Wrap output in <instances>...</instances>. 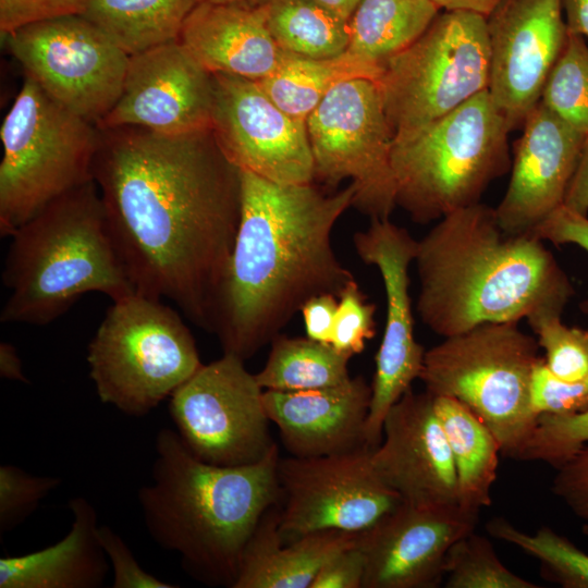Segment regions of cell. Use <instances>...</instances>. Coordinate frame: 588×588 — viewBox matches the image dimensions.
<instances>
[{
    "label": "cell",
    "instance_id": "cell-14",
    "mask_svg": "<svg viewBox=\"0 0 588 588\" xmlns=\"http://www.w3.org/2000/svg\"><path fill=\"white\" fill-rule=\"evenodd\" d=\"M372 449L279 460L284 506L279 531L284 543L304 535L341 530L362 532L403 501L376 473Z\"/></svg>",
    "mask_w": 588,
    "mask_h": 588
},
{
    "label": "cell",
    "instance_id": "cell-39",
    "mask_svg": "<svg viewBox=\"0 0 588 588\" xmlns=\"http://www.w3.org/2000/svg\"><path fill=\"white\" fill-rule=\"evenodd\" d=\"M529 400L537 416L583 412L588 408V378L580 381L563 380L540 357L531 372Z\"/></svg>",
    "mask_w": 588,
    "mask_h": 588
},
{
    "label": "cell",
    "instance_id": "cell-51",
    "mask_svg": "<svg viewBox=\"0 0 588 588\" xmlns=\"http://www.w3.org/2000/svg\"><path fill=\"white\" fill-rule=\"evenodd\" d=\"M207 1H211V2H219V3H228V2H252L254 0H207Z\"/></svg>",
    "mask_w": 588,
    "mask_h": 588
},
{
    "label": "cell",
    "instance_id": "cell-28",
    "mask_svg": "<svg viewBox=\"0 0 588 588\" xmlns=\"http://www.w3.org/2000/svg\"><path fill=\"white\" fill-rule=\"evenodd\" d=\"M201 0H88L81 14L128 56L177 40Z\"/></svg>",
    "mask_w": 588,
    "mask_h": 588
},
{
    "label": "cell",
    "instance_id": "cell-30",
    "mask_svg": "<svg viewBox=\"0 0 588 588\" xmlns=\"http://www.w3.org/2000/svg\"><path fill=\"white\" fill-rule=\"evenodd\" d=\"M350 358L331 344L308 336L279 334L271 341L267 362L255 377L265 391L294 392L334 387L352 378Z\"/></svg>",
    "mask_w": 588,
    "mask_h": 588
},
{
    "label": "cell",
    "instance_id": "cell-34",
    "mask_svg": "<svg viewBox=\"0 0 588 588\" xmlns=\"http://www.w3.org/2000/svg\"><path fill=\"white\" fill-rule=\"evenodd\" d=\"M445 588H539L510 571L492 543L471 531L449 549L443 564Z\"/></svg>",
    "mask_w": 588,
    "mask_h": 588
},
{
    "label": "cell",
    "instance_id": "cell-31",
    "mask_svg": "<svg viewBox=\"0 0 588 588\" xmlns=\"http://www.w3.org/2000/svg\"><path fill=\"white\" fill-rule=\"evenodd\" d=\"M268 29L278 46L306 58H331L347 50L350 21L315 0H264Z\"/></svg>",
    "mask_w": 588,
    "mask_h": 588
},
{
    "label": "cell",
    "instance_id": "cell-11",
    "mask_svg": "<svg viewBox=\"0 0 588 588\" xmlns=\"http://www.w3.org/2000/svg\"><path fill=\"white\" fill-rule=\"evenodd\" d=\"M306 127L315 179L356 186L353 206L371 219L388 220L396 206L391 163L393 134L377 82L344 81L308 115Z\"/></svg>",
    "mask_w": 588,
    "mask_h": 588
},
{
    "label": "cell",
    "instance_id": "cell-1",
    "mask_svg": "<svg viewBox=\"0 0 588 588\" xmlns=\"http://www.w3.org/2000/svg\"><path fill=\"white\" fill-rule=\"evenodd\" d=\"M93 163L111 237L136 293L211 331L241 216V174L210 130H99Z\"/></svg>",
    "mask_w": 588,
    "mask_h": 588
},
{
    "label": "cell",
    "instance_id": "cell-7",
    "mask_svg": "<svg viewBox=\"0 0 588 588\" xmlns=\"http://www.w3.org/2000/svg\"><path fill=\"white\" fill-rule=\"evenodd\" d=\"M538 352L519 322H488L426 350L419 379L432 395L465 404L514 458L537 424L529 385Z\"/></svg>",
    "mask_w": 588,
    "mask_h": 588
},
{
    "label": "cell",
    "instance_id": "cell-18",
    "mask_svg": "<svg viewBox=\"0 0 588 588\" xmlns=\"http://www.w3.org/2000/svg\"><path fill=\"white\" fill-rule=\"evenodd\" d=\"M212 99V74L177 39L130 56L120 97L96 126L169 135L206 131Z\"/></svg>",
    "mask_w": 588,
    "mask_h": 588
},
{
    "label": "cell",
    "instance_id": "cell-22",
    "mask_svg": "<svg viewBox=\"0 0 588 588\" xmlns=\"http://www.w3.org/2000/svg\"><path fill=\"white\" fill-rule=\"evenodd\" d=\"M371 385L363 376L305 391H265L267 415L292 456L313 457L367 446Z\"/></svg>",
    "mask_w": 588,
    "mask_h": 588
},
{
    "label": "cell",
    "instance_id": "cell-50",
    "mask_svg": "<svg viewBox=\"0 0 588 588\" xmlns=\"http://www.w3.org/2000/svg\"><path fill=\"white\" fill-rule=\"evenodd\" d=\"M331 12L350 21L360 0H315Z\"/></svg>",
    "mask_w": 588,
    "mask_h": 588
},
{
    "label": "cell",
    "instance_id": "cell-19",
    "mask_svg": "<svg viewBox=\"0 0 588 588\" xmlns=\"http://www.w3.org/2000/svg\"><path fill=\"white\" fill-rule=\"evenodd\" d=\"M371 463L404 503L422 509L458 506L452 453L428 391L416 393L411 388L390 408Z\"/></svg>",
    "mask_w": 588,
    "mask_h": 588
},
{
    "label": "cell",
    "instance_id": "cell-24",
    "mask_svg": "<svg viewBox=\"0 0 588 588\" xmlns=\"http://www.w3.org/2000/svg\"><path fill=\"white\" fill-rule=\"evenodd\" d=\"M68 535L39 551L0 559V588H98L109 571L98 539L97 513L84 497L69 502Z\"/></svg>",
    "mask_w": 588,
    "mask_h": 588
},
{
    "label": "cell",
    "instance_id": "cell-3",
    "mask_svg": "<svg viewBox=\"0 0 588 588\" xmlns=\"http://www.w3.org/2000/svg\"><path fill=\"white\" fill-rule=\"evenodd\" d=\"M543 242L509 233L480 201L439 219L414 259L421 322L448 338L488 322L562 316L574 289Z\"/></svg>",
    "mask_w": 588,
    "mask_h": 588
},
{
    "label": "cell",
    "instance_id": "cell-43",
    "mask_svg": "<svg viewBox=\"0 0 588 588\" xmlns=\"http://www.w3.org/2000/svg\"><path fill=\"white\" fill-rule=\"evenodd\" d=\"M534 234L555 245L575 244L588 253V217L564 205L550 213L534 230ZM579 306L588 316V299L581 302Z\"/></svg>",
    "mask_w": 588,
    "mask_h": 588
},
{
    "label": "cell",
    "instance_id": "cell-4",
    "mask_svg": "<svg viewBox=\"0 0 588 588\" xmlns=\"http://www.w3.org/2000/svg\"><path fill=\"white\" fill-rule=\"evenodd\" d=\"M279 460L275 445L254 464H209L194 456L177 432L161 429L152 482L137 495L149 536L177 553L193 578L232 588L248 539L282 498Z\"/></svg>",
    "mask_w": 588,
    "mask_h": 588
},
{
    "label": "cell",
    "instance_id": "cell-21",
    "mask_svg": "<svg viewBox=\"0 0 588 588\" xmlns=\"http://www.w3.org/2000/svg\"><path fill=\"white\" fill-rule=\"evenodd\" d=\"M522 128L507 189L494 208L501 226L512 234L534 233L563 205L586 138L540 101Z\"/></svg>",
    "mask_w": 588,
    "mask_h": 588
},
{
    "label": "cell",
    "instance_id": "cell-33",
    "mask_svg": "<svg viewBox=\"0 0 588 588\" xmlns=\"http://www.w3.org/2000/svg\"><path fill=\"white\" fill-rule=\"evenodd\" d=\"M540 102L571 127L588 135V46L584 37L568 33Z\"/></svg>",
    "mask_w": 588,
    "mask_h": 588
},
{
    "label": "cell",
    "instance_id": "cell-45",
    "mask_svg": "<svg viewBox=\"0 0 588 588\" xmlns=\"http://www.w3.org/2000/svg\"><path fill=\"white\" fill-rule=\"evenodd\" d=\"M338 296L330 293L309 298L301 308L306 336L324 344H331Z\"/></svg>",
    "mask_w": 588,
    "mask_h": 588
},
{
    "label": "cell",
    "instance_id": "cell-48",
    "mask_svg": "<svg viewBox=\"0 0 588 588\" xmlns=\"http://www.w3.org/2000/svg\"><path fill=\"white\" fill-rule=\"evenodd\" d=\"M0 376L5 379L28 383L15 346L4 341L0 343Z\"/></svg>",
    "mask_w": 588,
    "mask_h": 588
},
{
    "label": "cell",
    "instance_id": "cell-20",
    "mask_svg": "<svg viewBox=\"0 0 588 588\" xmlns=\"http://www.w3.org/2000/svg\"><path fill=\"white\" fill-rule=\"evenodd\" d=\"M479 516L460 506L422 509L402 502L357 536L363 588H434L451 546L475 530Z\"/></svg>",
    "mask_w": 588,
    "mask_h": 588
},
{
    "label": "cell",
    "instance_id": "cell-42",
    "mask_svg": "<svg viewBox=\"0 0 588 588\" xmlns=\"http://www.w3.org/2000/svg\"><path fill=\"white\" fill-rule=\"evenodd\" d=\"M556 470L552 492L575 516L588 523V444Z\"/></svg>",
    "mask_w": 588,
    "mask_h": 588
},
{
    "label": "cell",
    "instance_id": "cell-26",
    "mask_svg": "<svg viewBox=\"0 0 588 588\" xmlns=\"http://www.w3.org/2000/svg\"><path fill=\"white\" fill-rule=\"evenodd\" d=\"M457 478L458 506L473 515L491 504L501 449L491 430L462 402L433 395Z\"/></svg>",
    "mask_w": 588,
    "mask_h": 588
},
{
    "label": "cell",
    "instance_id": "cell-15",
    "mask_svg": "<svg viewBox=\"0 0 588 588\" xmlns=\"http://www.w3.org/2000/svg\"><path fill=\"white\" fill-rule=\"evenodd\" d=\"M211 133L238 170L280 184L315 179L306 122L280 109L256 81L212 74Z\"/></svg>",
    "mask_w": 588,
    "mask_h": 588
},
{
    "label": "cell",
    "instance_id": "cell-52",
    "mask_svg": "<svg viewBox=\"0 0 588 588\" xmlns=\"http://www.w3.org/2000/svg\"><path fill=\"white\" fill-rule=\"evenodd\" d=\"M581 531L584 535L588 536V523H585L581 527Z\"/></svg>",
    "mask_w": 588,
    "mask_h": 588
},
{
    "label": "cell",
    "instance_id": "cell-41",
    "mask_svg": "<svg viewBox=\"0 0 588 588\" xmlns=\"http://www.w3.org/2000/svg\"><path fill=\"white\" fill-rule=\"evenodd\" d=\"M98 539L113 569V588H173L146 572L136 561L124 540L111 527L98 526Z\"/></svg>",
    "mask_w": 588,
    "mask_h": 588
},
{
    "label": "cell",
    "instance_id": "cell-12",
    "mask_svg": "<svg viewBox=\"0 0 588 588\" xmlns=\"http://www.w3.org/2000/svg\"><path fill=\"white\" fill-rule=\"evenodd\" d=\"M242 358L223 354L203 365L170 396L169 413L188 451L203 462L241 466L277 445L264 392Z\"/></svg>",
    "mask_w": 588,
    "mask_h": 588
},
{
    "label": "cell",
    "instance_id": "cell-35",
    "mask_svg": "<svg viewBox=\"0 0 588 588\" xmlns=\"http://www.w3.org/2000/svg\"><path fill=\"white\" fill-rule=\"evenodd\" d=\"M588 444V408L566 415H539L518 461H540L560 467Z\"/></svg>",
    "mask_w": 588,
    "mask_h": 588
},
{
    "label": "cell",
    "instance_id": "cell-2",
    "mask_svg": "<svg viewBox=\"0 0 588 588\" xmlns=\"http://www.w3.org/2000/svg\"><path fill=\"white\" fill-rule=\"evenodd\" d=\"M241 174L238 228L216 301L211 331L223 354L250 358L313 296H336L355 280L332 247V231L356 186L326 195L311 183Z\"/></svg>",
    "mask_w": 588,
    "mask_h": 588
},
{
    "label": "cell",
    "instance_id": "cell-40",
    "mask_svg": "<svg viewBox=\"0 0 588 588\" xmlns=\"http://www.w3.org/2000/svg\"><path fill=\"white\" fill-rule=\"evenodd\" d=\"M88 0H0L2 37L30 24L81 15Z\"/></svg>",
    "mask_w": 588,
    "mask_h": 588
},
{
    "label": "cell",
    "instance_id": "cell-9",
    "mask_svg": "<svg viewBox=\"0 0 588 588\" xmlns=\"http://www.w3.org/2000/svg\"><path fill=\"white\" fill-rule=\"evenodd\" d=\"M97 126L48 96L30 77L3 119L0 137V235L93 179Z\"/></svg>",
    "mask_w": 588,
    "mask_h": 588
},
{
    "label": "cell",
    "instance_id": "cell-10",
    "mask_svg": "<svg viewBox=\"0 0 588 588\" xmlns=\"http://www.w3.org/2000/svg\"><path fill=\"white\" fill-rule=\"evenodd\" d=\"M490 45L486 16L444 11L377 82L393 142L416 134L488 89Z\"/></svg>",
    "mask_w": 588,
    "mask_h": 588
},
{
    "label": "cell",
    "instance_id": "cell-6",
    "mask_svg": "<svg viewBox=\"0 0 588 588\" xmlns=\"http://www.w3.org/2000/svg\"><path fill=\"white\" fill-rule=\"evenodd\" d=\"M507 124L488 89L408 138L393 142L396 206L418 224L477 204L511 169Z\"/></svg>",
    "mask_w": 588,
    "mask_h": 588
},
{
    "label": "cell",
    "instance_id": "cell-44",
    "mask_svg": "<svg viewBox=\"0 0 588 588\" xmlns=\"http://www.w3.org/2000/svg\"><path fill=\"white\" fill-rule=\"evenodd\" d=\"M364 575L365 561L356 540L321 566L310 588H363Z\"/></svg>",
    "mask_w": 588,
    "mask_h": 588
},
{
    "label": "cell",
    "instance_id": "cell-5",
    "mask_svg": "<svg viewBox=\"0 0 588 588\" xmlns=\"http://www.w3.org/2000/svg\"><path fill=\"white\" fill-rule=\"evenodd\" d=\"M2 282L4 323L48 324L83 295L135 292L121 262L94 179L59 196L10 236Z\"/></svg>",
    "mask_w": 588,
    "mask_h": 588
},
{
    "label": "cell",
    "instance_id": "cell-13",
    "mask_svg": "<svg viewBox=\"0 0 588 588\" xmlns=\"http://www.w3.org/2000/svg\"><path fill=\"white\" fill-rule=\"evenodd\" d=\"M4 38L26 76L79 118L96 125L119 99L130 56L83 16L38 22Z\"/></svg>",
    "mask_w": 588,
    "mask_h": 588
},
{
    "label": "cell",
    "instance_id": "cell-17",
    "mask_svg": "<svg viewBox=\"0 0 588 588\" xmlns=\"http://www.w3.org/2000/svg\"><path fill=\"white\" fill-rule=\"evenodd\" d=\"M490 45L488 90L510 131L540 101L568 30L563 0H501L486 17Z\"/></svg>",
    "mask_w": 588,
    "mask_h": 588
},
{
    "label": "cell",
    "instance_id": "cell-47",
    "mask_svg": "<svg viewBox=\"0 0 588 588\" xmlns=\"http://www.w3.org/2000/svg\"><path fill=\"white\" fill-rule=\"evenodd\" d=\"M563 11L568 33L588 37V0H563Z\"/></svg>",
    "mask_w": 588,
    "mask_h": 588
},
{
    "label": "cell",
    "instance_id": "cell-27",
    "mask_svg": "<svg viewBox=\"0 0 588 588\" xmlns=\"http://www.w3.org/2000/svg\"><path fill=\"white\" fill-rule=\"evenodd\" d=\"M383 69L348 49L331 58H306L287 52L277 70L256 81L290 117L306 122L308 115L338 84L368 78L378 82Z\"/></svg>",
    "mask_w": 588,
    "mask_h": 588
},
{
    "label": "cell",
    "instance_id": "cell-38",
    "mask_svg": "<svg viewBox=\"0 0 588 588\" xmlns=\"http://www.w3.org/2000/svg\"><path fill=\"white\" fill-rule=\"evenodd\" d=\"M376 305L369 303L356 280L338 296L331 345L352 357L364 351L367 341L376 334Z\"/></svg>",
    "mask_w": 588,
    "mask_h": 588
},
{
    "label": "cell",
    "instance_id": "cell-25",
    "mask_svg": "<svg viewBox=\"0 0 588 588\" xmlns=\"http://www.w3.org/2000/svg\"><path fill=\"white\" fill-rule=\"evenodd\" d=\"M274 506L262 516L248 539L232 588H310L321 566L357 540L359 532L323 530L304 535L285 546Z\"/></svg>",
    "mask_w": 588,
    "mask_h": 588
},
{
    "label": "cell",
    "instance_id": "cell-29",
    "mask_svg": "<svg viewBox=\"0 0 588 588\" xmlns=\"http://www.w3.org/2000/svg\"><path fill=\"white\" fill-rule=\"evenodd\" d=\"M439 10L430 0H360L350 19L347 49L384 70L428 28Z\"/></svg>",
    "mask_w": 588,
    "mask_h": 588
},
{
    "label": "cell",
    "instance_id": "cell-46",
    "mask_svg": "<svg viewBox=\"0 0 588 588\" xmlns=\"http://www.w3.org/2000/svg\"><path fill=\"white\" fill-rule=\"evenodd\" d=\"M563 205L580 215H588V135L585 138Z\"/></svg>",
    "mask_w": 588,
    "mask_h": 588
},
{
    "label": "cell",
    "instance_id": "cell-49",
    "mask_svg": "<svg viewBox=\"0 0 588 588\" xmlns=\"http://www.w3.org/2000/svg\"><path fill=\"white\" fill-rule=\"evenodd\" d=\"M444 11H468L488 16L501 0H430Z\"/></svg>",
    "mask_w": 588,
    "mask_h": 588
},
{
    "label": "cell",
    "instance_id": "cell-36",
    "mask_svg": "<svg viewBox=\"0 0 588 588\" xmlns=\"http://www.w3.org/2000/svg\"><path fill=\"white\" fill-rule=\"evenodd\" d=\"M528 326L539 347L544 351L547 367L566 381L588 378V329L568 327L561 316H543Z\"/></svg>",
    "mask_w": 588,
    "mask_h": 588
},
{
    "label": "cell",
    "instance_id": "cell-16",
    "mask_svg": "<svg viewBox=\"0 0 588 588\" xmlns=\"http://www.w3.org/2000/svg\"><path fill=\"white\" fill-rule=\"evenodd\" d=\"M353 244L360 260L378 269L387 299L384 332L376 355L365 429L366 444L373 450L382 439L385 415L419 379L422 369L426 350L414 335L409 294V267L416 256L417 241L390 219H371L366 230L354 234Z\"/></svg>",
    "mask_w": 588,
    "mask_h": 588
},
{
    "label": "cell",
    "instance_id": "cell-23",
    "mask_svg": "<svg viewBox=\"0 0 588 588\" xmlns=\"http://www.w3.org/2000/svg\"><path fill=\"white\" fill-rule=\"evenodd\" d=\"M179 40L209 73L252 81L272 74L287 53L271 36L261 3L201 0L185 20Z\"/></svg>",
    "mask_w": 588,
    "mask_h": 588
},
{
    "label": "cell",
    "instance_id": "cell-8",
    "mask_svg": "<svg viewBox=\"0 0 588 588\" xmlns=\"http://www.w3.org/2000/svg\"><path fill=\"white\" fill-rule=\"evenodd\" d=\"M87 363L100 401L136 417L204 365L180 315L161 298L136 292L108 308L88 344Z\"/></svg>",
    "mask_w": 588,
    "mask_h": 588
},
{
    "label": "cell",
    "instance_id": "cell-37",
    "mask_svg": "<svg viewBox=\"0 0 588 588\" xmlns=\"http://www.w3.org/2000/svg\"><path fill=\"white\" fill-rule=\"evenodd\" d=\"M60 482L58 477L34 476L13 465H1L0 532H9L23 523Z\"/></svg>",
    "mask_w": 588,
    "mask_h": 588
},
{
    "label": "cell",
    "instance_id": "cell-32",
    "mask_svg": "<svg viewBox=\"0 0 588 588\" xmlns=\"http://www.w3.org/2000/svg\"><path fill=\"white\" fill-rule=\"evenodd\" d=\"M486 528L492 537L514 544L536 559L546 580L563 588H588V554L550 527H540L529 534L504 517H494Z\"/></svg>",
    "mask_w": 588,
    "mask_h": 588
}]
</instances>
